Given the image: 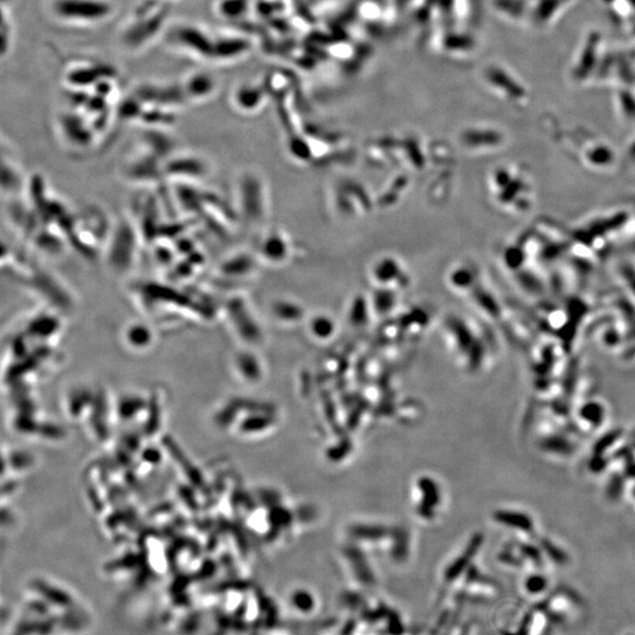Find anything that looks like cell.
Wrapping results in <instances>:
<instances>
[{
	"mask_svg": "<svg viewBox=\"0 0 635 635\" xmlns=\"http://www.w3.org/2000/svg\"><path fill=\"white\" fill-rule=\"evenodd\" d=\"M50 15L70 26H94L106 22L114 13L111 0H50Z\"/></svg>",
	"mask_w": 635,
	"mask_h": 635,
	"instance_id": "7a4b0ae2",
	"label": "cell"
},
{
	"mask_svg": "<svg viewBox=\"0 0 635 635\" xmlns=\"http://www.w3.org/2000/svg\"><path fill=\"white\" fill-rule=\"evenodd\" d=\"M167 44L199 61H214V35L192 23H180L168 29Z\"/></svg>",
	"mask_w": 635,
	"mask_h": 635,
	"instance_id": "3957f363",
	"label": "cell"
},
{
	"mask_svg": "<svg viewBox=\"0 0 635 635\" xmlns=\"http://www.w3.org/2000/svg\"><path fill=\"white\" fill-rule=\"evenodd\" d=\"M246 8V0H216L214 11L221 18H238Z\"/></svg>",
	"mask_w": 635,
	"mask_h": 635,
	"instance_id": "52a82bcc",
	"label": "cell"
},
{
	"mask_svg": "<svg viewBox=\"0 0 635 635\" xmlns=\"http://www.w3.org/2000/svg\"><path fill=\"white\" fill-rule=\"evenodd\" d=\"M63 75L68 87L79 91L91 90L104 79L117 78V70L103 61H78L68 64Z\"/></svg>",
	"mask_w": 635,
	"mask_h": 635,
	"instance_id": "277c9868",
	"label": "cell"
},
{
	"mask_svg": "<svg viewBox=\"0 0 635 635\" xmlns=\"http://www.w3.org/2000/svg\"><path fill=\"white\" fill-rule=\"evenodd\" d=\"M249 45L242 37L232 35H214V61L228 63L242 57L249 51Z\"/></svg>",
	"mask_w": 635,
	"mask_h": 635,
	"instance_id": "8992f818",
	"label": "cell"
},
{
	"mask_svg": "<svg viewBox=\"0 0 635 635\" xmlns=\"http://www.w3.org/2000/svg\"><path fill=\"white\" fill-rule=\"evenodd\" d=\"M171 3L140 0L119 32L121 45L130 52H138L152 43L166 27Z\"/></svg>",
	"mask_w": 635,
	"mask_h": 635,
	"instance_id": "6da1fadb",
	"label": "cell"
},
{
	"mask_svg": "<svg viewBox=\"0 0 635 635\" xmlns=\"http://www.w3.org/2000/svg\"><path fill=\"white\" fill-rule=\"evenodd\" d=\"M185 98L190 101H204L217 91V79L207 71L191 72L180 84Z\"/></svg>",
	"mask_w": 635,
	"mask_h": 635,
	"instance_id": "5b68a950",
	"label": "cell"
},
{
	"mask_svg": "<svg viewBox=\"0 0 635 635\" xmlns=\"http://www.w3.org/2000/svg\"><path fill=\"white\" fill-rule=\"evenodd\" d=\"M158 1H164V3H171L172 0H158Z\"/></svg>",
	"mask_w": 635,
	"mask_h": 635,
	"instance_id": "ba28073f",
	"label": "cell"
}]
</instances>
